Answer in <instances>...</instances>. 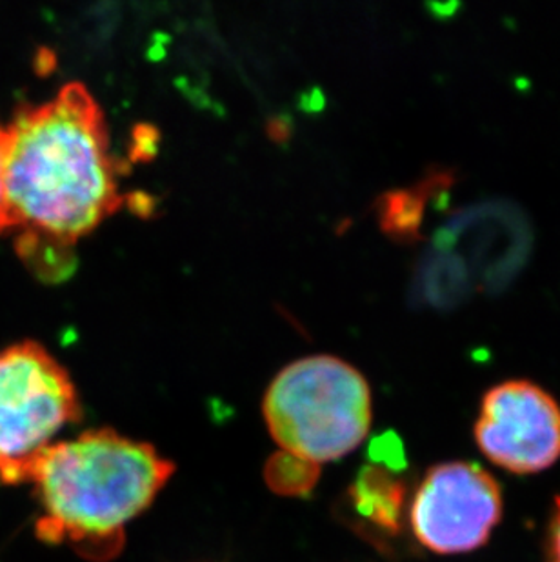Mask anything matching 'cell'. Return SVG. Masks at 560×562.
Returning a JSON list of instances; mask_svg holds the SVG:
<instances>
[{"instance_id":"obj_12","label":"cell","mask_w":560,"mask_h":562,"mask_svg":"<svg viewBox=\"0 0 560 562\" xmlns=\"http://www.w3.org/2000/svg\"><path fill=\"white\" fill-rule=\"evenodd\" d=\"M2 151H4V127L0 126V234L10 229L5 215L4 187H2Z\"/></svg>"},{"instance_id":"obj_9","label":"cell","mask_w":560,"mask_h":562,"mask_svg":"<svg viewBox=\"0 0 560 562\" xmlns=\"http://www.w3.org/2000/svg\"><path fill=\"white\" fill-rule=\"evenodd\" d=\"M318 464L304 461L291 453H279L268 462L266 479L277 494H307L313 484L317 483Z\"/></svg>"},{"instance_id":"obj_2","label":"cell","mask_w":560,"mask_h":562,"mask_svg":"<svg viewBox=\"0 0 560 562\" xmlns=\"http://www.w3.org/2000/svg\"><path fill=\"white\" fill-rule=\"evenodd\" d=\"M173 472L154 446L113 430L54 442L27 477L44 512L38 537L108 559L119 552L124 526L154 503Z\"/></svg>"},{"instance_id":"obj_7","label":"cell","mask_w":560,"mask_h":562,"mask_svg":"<svg viewBox=\"0 0 560 562\" xmlns=\"http://www.w3.org/2000/svg\"><path fill=\"white\" fill-rule=\"evenodd\" d=\"M451 173L437 171L413 190H399L382 196L381 226L393 239L413 243L421 237L424 210L432 195H446L451 188Z\"/></svg>"},{"instance_id":"obj_3","label":"cell","mask_w":560,"mask_h":562,"mask_svg":"<svg viewBox=\"0 0 560 562\" xmlns=\"http://www.w3.org/2000/svg\"><path fill=\"white\" fill-rule=\"evenodd\" d=\"M265 417L285 453L321 464L355 450L371 425V392L365 375L332 356L291 362L273 379Z\"/></svg>"},{"instance_id":"obj_8","label":"cell","mask_w":560,"mask_h":562,"mask_svg":"<svg viewBox=\"0 0 560 562\" xmlns=\"http://www.w3.org/2000/svg\"><path fill=\"white\" fill-rule=\"evenodd\" d=\"M351 494L355 508L366 520L388 531L399 530L404 486L392 473L381 467H366L359 473Z\"/></svg>"},{"instance_id":"obj_5","label":"cell","mask_w":560,"mask_h":562,"mask_svg":"<svg viewBox=\"0 0 560 562\" xmlns=\"http://www.w3.org/2000/svg\"><path fill=\"white\" fill-rule=\"evenodd\" d=\"M503 517V492L492 473L475 462H445L432 468L413 495L410 520L417 541L429 552H473L492 536Z\"/></svg>"},{"instance_id":"obj_10","label":"cell","mask_w":560,"mask_h":562,"mask_svg":"<svg viewBox=\"0 0 560 562\" xmlns=\"http://www.w3.org/2000/svg\"><path fill=\"white\" fill-rule=\"evenodd\" d=\"M371 459L377 462L376 467L381 464V468L401 470V468H404V451H402L401 440L396 439L393 434L373 440Z\"/></svg>"},{"instance_id":"obj_11","label":"cell","mask_w":560,"mask_h":562,"mask_svg":"<svg viewBox=\"0 0 560 562\" xmlns=\"http://www.w3.org/2000/svg\"><path fill=\"white\" fill-rule=\"evenodd\" d=\"M546 558L548 562H560V497L556 499V509L548 528V541H546Z\"/></svg>"},{"instance_id":"obj_6","label":"cell","mask_w":560,"mask_h":562,"mask_svg":"<svg viewBox=\"0 0 560 562\" xmlns=\"http://www.w3.org/2000/svg\"><path fill=\"white\" fill-rule=\"evenodd\" d=\"M475 440L506 472H545L560 459L559 403L535 382H501L482 397Z\"/></svg>"},{"instance_id":"obj_4","label":"cell","mask_w":560,"mask_h":562,"mask_svg":"<svg viewBox=\"0 0 560 562\" xmlns=\"http://www.w3.org/2000/svg\"><path fill=\"white\" fill-rule=\"evenodd\" d=\"M79 419L71 376L44 346L24 340L0 351V484L27 483L52 439Z\"/></svg>"},{"instance_id":"obj_1","label":"cell","mask_w":560,"mask_h":562,"mask_svg":"<svg viewBox=\"0 0 560 562\" xmlns=\"http://www.w3.org/2000/svg\"><path fill=\"white\" fill-rule=\"evenodd\" d=\"M2 187L22 254L74 245L121 206L107 119L80 82L4 127Z\"/></svg>"}]
</instances>
